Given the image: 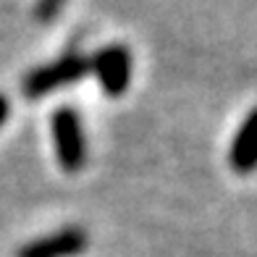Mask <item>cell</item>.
Wrapping results in <instances>:
<instances>
[{
	"label": "cell",
	"instance_id": "obj_1",
	"mask_svg": "<svg viewBox=\"0 0 257 257\" xmlns=\"http://www.w3.org/2000/svg\"><path fill=\"white\" fill-rule=\"evenodd\" d=\"M87 71H89V58L79 55V53H66L58 61L29 71L24 81H21V92L29 100H40L45 95H50V92H58L68 84L81 81L87 76Z\"/></svg>",
	"mask_w": 257,
	"mask_h": 257
},
{
	"label": "cell",
	"instance_id": "obj_2",
	"mask_svg": "<svg viewBox=\"0 0 257 257\" xmlns=\"http://www.w3.org/2000/svg\"><path fill=\"white\" fill-rule=\"evenodd\" d=\"M55 158L66 173H76L87 163V137L84 126L74 108H58L50 118Z\"/></svg>",
	"mask_w": 257,
	"mask_h": 257
},
{
	"label": "cell",
	"instance_id": "obj_3",
	"mask_svg": "<svg viewBox=\"0 0 257 257\" xmlns=\"http://www.w3.org/2000/svg\"><path fill=\"white\" fill-rule=\"evenodd\" d=\"M89 71L105 95L121 97L132 84V53L126 45H105L89 58Z\"/></svg>",
	"mask_w": 257,
	"mask_h": 257
},
{
	"label": "cell",
	"instance_id": "obj_4",
	"mask_svg": "<svg viewBox=\"0 0 257 257\" xmlns=\"http://www.w3.org/2000/svg\"><path fill=\"white\" fill-rule=\"evenodd\" d=\"M87 231H81L76 226L61 228L55 233H48L42 239H34L29 244H24L16 257H79L87 249Z\"/></svg>",
	"mask_w": 257,
	"mask_h": 257
},
{
	"label": "cell",
	"instance_id": "obj_5",
	"mask_svg": "<svg viewBox=\"0 0 257 257\" xmlns=\"http://www.w3.org/2000/svg\"><path fill=\"white\" fill-rule=\"evenodd\" d=\"M228 166L233 173H241V176H247L257 168V108L249 110V115L233 134L228 150Z\"/></svg>",
	"mask_w": 257,
	"mask_h": 257
},
{
	"label": "cell",
	"instance_id": "obj_6",
	"mask_svg": "<svg viewBox=\"0 0 257 257\" xmlns=\"http://www.w3.org/2000/svg\"><path fill=\"white\" fill-rule=\"evenodd\" d=\"M63 3H66V0H40V3H37V19L40 21H50L58 11L63 8Z\"/></svg>",
	"mask_w": 257,
	"mask_h": 257
},
{
	"label": "cell",
	"instance_id": "obj_7",
	"mask_svg": "<svg viewBox=\"0 0 257 257\" xmlns=\"http://www.w3.org/2000/svg\"><path fill=\"white\" fill-rule=\"evenodd\" d=\"M8 115H11V100L0 92V128H3V123L8 121Z\"/></svg>",
	"mask_w": 257,
	"mask_h": 257
}]
</instances>
